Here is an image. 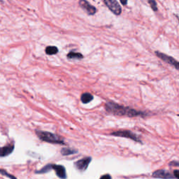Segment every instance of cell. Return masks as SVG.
Returning <instances> with one entry per match:
<instances>
[{
  "mask_svg": "<svg viewBox=\"0 0 179 179\" xmlns=\"http://www.w3.org/2000/svg\"><path fill=\"white\" fill-rule=\"evenodd\" d=\"M53 169V164H48L45 166H43L42 169H41L40 170H37L35 171L36 174H46L49 172V171Z\"/></svg>",
  "mask_w": 179,
  "mask_h": 179,
  "instance_id": "4fadbf2b",
  "label": "cell"
},
{
  "mask_svg": "<svg viewBox=\"0 0 179 179\" xmlns=\"http://www.w3.org/2000/svg\"><path fill=\"white\" fill-rule=\"evenodd\" d=\"M45 50L46 53L48 55H55L58 53V48L56 46H48Z\"/></svg>",
  "mask_w": 179,
  "mask_h": 179,
  "instance_id": "9a60e30c",
  "label": "cell"
},
{
  "mask_svg": "<svg viewBox=\"0 0 179 179\" xmlns=\"http://www.w3.org/2000/svg\"><path fill=\"white\" fill-rule=\"evenodd\" d=\"M120 2H121V4H123V5H126V4H127V1H125V2L124 1H121Z\"/></svg>",
  "mask_w": 179,
  "mask_h": 179,
  "instance_id": "44dd1931",
  "label": "cell"
},
{
  "mask_svg": "<svg viewBox=\"0 0 179 179\" xmlns=\"http://www.w3.org/2000/svg\"><path fill=\"white\" fill-rule=\"evenodd\" d=\"M105 109L108 113L118 116H128V117H137L141 116L144 117L147 114L142 111L133 109L130 107H125L118 104L113 101H109L105 104Z\"/></svg>",
  "mask_w": 179,
  "mask_h": 179,
  "instance_id": "6da1fadb",
  "label": "cell"
},
{
  "mask_svg": "<svg viewBox=\"0 0 179 179\" xmlns=\"http://www.w3.org/2000/svg\"><path fill=\"white\" fill-rule=\"evenodd\" d=\"M79 5L90 16H93L96 13L97 9L95 6L91 5L88 2L85 1V0H81V1H79Z\"/></svg>",
  "mask_w": 179,
  "mask_h": 179,
  "instance_id": "ba28073f",
  "label": "cell"
},
{
  "mask_svg": "<svg viewBox=\"0 0 179 179\" xmlns=\"http://www.w3.org/2000/svg\"><path fill=\"white\" fill-rule=\"evenodd\" d=\"M148 3L150 4V5H151L152 9H153V10L154 11H158V6H157V2L155 1H154V0H149Z\"/></svg>",
  "mask_w": 179,
  "mask_h": 179,
  "instance_id": "e0dca14e",
  "label": "cell"
},
{
  "mask_svg": "<svg viewBox=\"0 0 179 179\" xmlns=\"http://www.w3.org/2000/svg\"><path fill=\"white\" fill-rule=\"evenodd\" d=\"M78 153V151L74 149L69 148H64L61 150V153L62 155L67 156V155H74L75 153Z\"/></svg>",
  "mask_w": 179,
  "mask_h": 179,
  "instance_id": "7c38bea8",
  "label": "cell"
},
{
  "mask_svg": "<svg viewBox=\"0 0 179 179\" xmlns=\"http://www.w3.org/2000/svg\"><path fill=\"white\" fill-rule=\"evenodd\" d=\"M104 2V4L108 7V9L115 15H120L122 12V9L117 1H115V0H105Z\"/></svg>",
  "mask_w": 179,
  "mask_h": 179,
  "instance_id": "5b68a950",
  "label": "cell"
},
{
  "mask_svg": "<svg viewBox=\"0 0 179 179\" xmlns=\"http://www.w3.org/2000/svg\"><path fill=\"white\" fill-rule=\"evenodd\" d=\"M111 135L115 137L127 138V139H130L134 141L141 143V141L139 139V137L137 136L136 134L132 132L131 131H129V130H119V131H115L111 133Z\"/></svg>",
  "mask_w": 179,
  "mask_h": 179,
  "instance_id": "3957f363",
  "label": "cell"
},
{
  "mask_svg": "<svg viewBox=\"0 0 179 179\" xmlns=\"http://www.w3.org/2000/svg\"><path fill=\"white\" fill-rule=\"evenodd\" d=\"M100 179H112V178H111V176L109 174H104V175L101 176V178Z\"/></svg>",
  "mask_w": 179,
  "mask_h": 179,
  "instance_id": "d6986e66",
  "label": "cell"
},
{
  "mask_svg": "<svg viewBox=\"0 0 179 179\" xmlns=\"http://www.w3.org/2000/svg\"><path fill=\"white\" fill-rule=\"evenodd\" d=\"M36 134L39 139L45 142L50 143V144H64V142L61 138L57 134L49 132L41 131V130H36Z\"/></svg>",
  "mask_w": 179,
  "mask_h": 179,
  "instance_id": "7a4b0ae2",
  "label": "cell"
},
{
  "mask_svg": "<svg viewBox=\"0 0 179 179\" xmlns=\"http://www.w3.org/2000/svg\"><path fill=\"white\" fill-rule=\"evenodd\" d=\"M152 176L155 178L160 179H174L176 178L174 175V173L166 170V169H159L157 170L152 174Z\"/></svg>",
  "mask_w": 179,
  "mask_h": 179,
  "instance_id": "8992f818",
  "label": "cell"
},
{
  "mask_svg": "<svg viewBox=\"0 0 179 179\" xmlns=\"http://www.w3.org/2000/svg\"><path fill=\"white\" fill-rule=\"evenodd\" d=\"M155 55L159 58V59L163 60L164 62H166V63L172 65V66H174L176 69L179 71V62L177 61V60H176L174 57L169 56V55L164 54V53L158 51L155 52Z\"/></svg>",
  "mask_w": 179,
  "mask_h": 179,
  "instance_id": "277c9868",
  "label": "cell"
},
{
  "mask_svg": "<svg viewBox=\"0 0 179 179\" xmlns=\"http://www.w3.org/2000/svg\"><path fill=\"white\" fill-rule=\"evenodd\" d=\"M0 172H1V174H2V175L5 176H6V177H8V178H9L10 179H17V178L15 177V176H13V175H11V174H9L8 172H7L6 171L4 170L3 169H2L1 170H0Z\"/></svg>",
  "mask_w": 179,
  "mask_h": 179,
  "instance_id": "2e32d148",
  "label": "cell"
},
{
  "mask_svg": "<svg viewBox=\"0 0 179 179\" xmlns=\"http://www.w3.org/2000/svg\"><path fill=\"white\" fill-rule=\"evenodd\" d=\"M169 165L170 166H179V162L178 161H172L169 163Z\"/></svg>",
  "mask_w": 179,
  "mask_h": 179,
  "instance_id": "ac0fdd59",
  "label": "cell"
},
{
  "mask_svg": "<svg viewBox=\"0 0 179 179\" xmlns=\"http://www.w3.org/2000/svg\"><path fill=\"white\" fill-rule=\"evenodd\" d=\"M93 99H94V97L90 93H83L81 97V100L83 104L90 103L91 101L93 100Z\"/></svg>",
  "mask_w": 179,
  "mask_h": 179,
  "instance_id": "8fae6325",
  "label": "cell"
},
{
  "mask_svg": "<svg viewBox=\"0 0 179 179\" xmlns=\"http://www.w3.org/2000/svg\"><path fill=\"white\" fill-rule=\"evenodd\" d=\"M53 169L55 171V174L57 176L61 179H66L67 178V173L66 169L64 166L60 164H53Z\"/></svg>",
  "mask_w": 179,
  "mask_h": 179,
  "instance_id": "9c48e42d",
  "label": "cell"
},
{
  "mask_svg": "<svg viewBox=\"0 0 179 179\" xmlns=\"http://www.w3.org/2000/svg\"><path fill=\"white\" fill-rule=\"evenodd\" d=\"M14 144H9L6 145V146L2 147L1 151H0V155H1L2 158H4V157L8 156L9 155L13 153L14 150Z\"/></svg>",
  "mask_w": 179,
  "mask_h": 179,
  "instance_id": "30bf717a",
  "label": "cell"
},
{
  "mask_svg": "<svg viewBox=\"0 0 179 179\" xmlns=\"http://www.w3.org/2000/svg\"><path fill=\"white\" fill-rule=\"evenodd\" d=\"M91 160L92 158L90 157H86V158H84L83 159L76 161V163H74V166L76 168V169H78L79 171H84L88 167V165L90 163Z\"/></svg>",
  "mask_w": 179,
  "mask_h": 179,
  "instance_id": "52a82bcc",
  "label": "cell"
},
{
  "mask_svg": "<svg viewBox=\"0 0 179 179\" xmlns=\"http://www.w3.org/2000/svg\"><path fill=\"white\" fill-rule=\"evenodd\" d=\"M174 175L175 176V178L176 179H179V170L178 169H176V170L174 171Z\"/></svg>",
  "mask_w": 179,
  "mask_h": 179,
  "instance_id": "ffe728a7",
  "label": "cell"
},
{
  "mask_svg": "<svg viewBox=\"0 0 179 179\" xmlns=\"http://www.w3.org/2000/svg\"><path fill=\"white\" fill-rule=\"evenodd\" d=\"M67 57L69 59H83V56L81 53L71 51L67 54Z\"/></svg>",
  "mask_w": 179,
  "mask_h": 179,
  "instance_id": "5bb4252c",
  "label": "cell"
}]
</instances>
